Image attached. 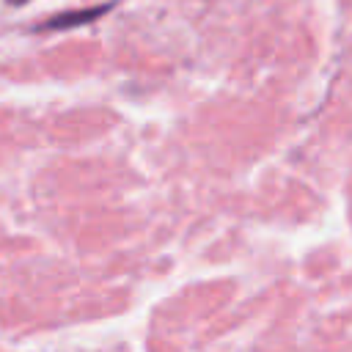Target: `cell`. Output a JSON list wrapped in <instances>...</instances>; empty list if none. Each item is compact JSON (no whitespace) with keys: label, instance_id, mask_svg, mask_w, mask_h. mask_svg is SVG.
<instances>
[{"label":"cell","instance_id":"2","mask_svg":"<svg viewBox=\"0 0 352 352\" xmlns=\"http://www.w3.org/2000/svg\"><path fill=\"white\" fill-rule=\"evenodd\" d=\"M11 6H22V3H30V0H8Z\"/></svg>","mask_w":352,"mask_h":352},{"label":"cell","instance_id":"1","mask_svg":"<svg viewBox=\"0 0 352 352\" xmlns=\"http://www.w3.org/2000/svg\"><path fill=\"white\" fill-rule=\"evenodd\" d=\"M113 8V3H102V6H91V8H77V11H63L52 19H47L41 25V30H66V28H77V25H88L99 16H104Z\"/></svg>","mask_w":352,"mask_h":352}]
</instances>
